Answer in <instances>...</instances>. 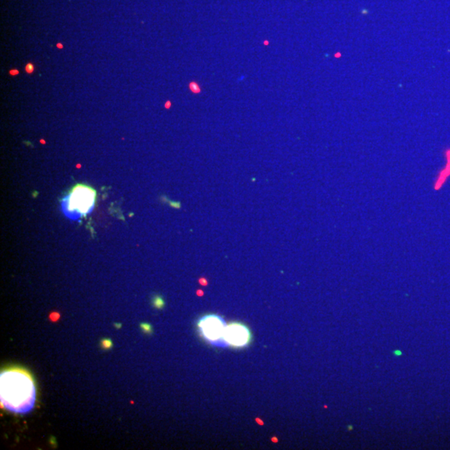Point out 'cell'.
Masks as SVG:
<instances>
[{"mask_svg": "<svg viewBox=\"0 0 450 450\" xmlns=\"http://www.w3.org/2000/svg\"><path fill=\"white\" fill-rule=\"evenodd\" d=\"M0 402L9 412L24 414L31 412L36 402L35 381L30 373L12 368L0 374Z\"/></svg>", "mask_w": 450, "mask_h": 450, "instance_id": "1", "label": "cell"}, {"mask_svg": "<svg viewBox=\"0 0 450 450\" xmlns=\"http://www.w3.org/2000/svg\"><path fill=\"white\" fill-rule=\"evenodd\" d=\"M96 199L94 188L89 185H75L64 201L65 211L73 216H85L94 208Z\"/></svg>", "mask_w": 450, "mask_h": 450, "instance_id": "2", "label": "cell"}, {"mask_svg": "<svg viewBox=\"0 0 450 450\" xmlns=\"http://www.w3.org/2000/svg\"><path fill=\"white\" fill-rule=\"evenodd\" d=\"M227 325L224 319L217 314H208L199 319L198 331L202 337L213 345L227 347L225 341Z\"/></svg>", "mask_w": 450, "mask_h": 450, "instance_id": "3", "label": "cell"}, {"mask_svg": "<svg viewBox=\"0 0 450 450\" xmlns=\"http://www.w3.org/2000/svg\"><path fill=\"white\" fill-rule=\"evenodd\" d=\"M225 341L227 347L244 348L251 342V333L244 324L233 322L227 325Z\"/></svg>", "mask_w": 450, "mask_h": 450, "instance_id": "4", "label": "cell"}, {"mask_svg": "<svg viewBox=\"0 0 450 450\" xmlns=\"http://www.w3.org/2000/svg\"><path fill=\"white\" fill-rule=\"evenodd\" d=\"M153 306L157 308H162L164 306V300L159 296H155L153 298Z\"/></svg>", "mask_w": 450, "mask_h": 450, "instance_id": "5", "label": "cell"}, {"mask_svg": "<svg viewBox=\"0 0 450 450\" xmlns=\"http://www.w3.org/2000/svg\"><path fill=\"white\" fill-rule=\"evenodd\" d=\"M189 89H190L191 91L193 92V93H195V94L200 92V88H199L198 83H193V82L189 83Z\"/></svg>", "mask_w": 450, "mask_h": 450, "instance_id": "6", "label": "cell"}, {"mask_svg": "<svg viewBox=\"0 0 450 450\" xmlns=\"http://www.w3.org/2000/svg\"><path fill=\"white\" fill-rule=\"evenodd\" d=\"M25 71L28 73V74H32L34 71H35V66L31 63H28L26 66H25Z\"/></svg>", "mask_w": 450, "mask_h": 450, "instance_id": "7", "label": "cell"}, {"mask_svg": "<svg viewBox=\"0 0 450 450\" xmlns=\"http://www.w3.org/2000/svg\"><path fill=\"white\" fill-rule=\"evenodd\" d=\"M141 328H142V330H144L145 333H147V334H150V333L152 332V327L150 326V324H141Z\"/></svg>", "mask_w": 450, "mask_h": 450, "instance_id": "8", "label": "cell"}, {"mask_svg": "<svg viewBox=\"0 0 450 450\" xmlns=\"http://www.w3.org/2000/svg\"><path fill=\"white\" fill-rule=\"evenodd\" d=\"M102 344L104 348H110L112 346V342L110 339H105V340L103 341Z\"/></svg>", "mask_w": 450, "mask_h": 450, "instance_id": "9", "label": "cell"}, {"mask_svg": "<svg viewBox=\"0 0 450 450\" xmlns=\"http://www.w3.org/2000/svg\"><path fill=\"white\" fill-rule=\"evenodd\" d=\"M19 70H12L9 71V75L14 76V75H19Z\"/></svg>", "mask_w": 450, "mask_h": 450, "instance_id": "10", "label": "cell"}, {"mask_svg": "<svg viewBox=\"0 0 450 450\" xmlns=\"http://www.w3.org/2000/svg\"><path fill=\"white\" fill-rule=\"evenodd\" d=\"M57 48H59L61 49V48H64V45H63L61 43H57Z\"/></svg>", "mask_w": 450, "mask_h": 450, "instance_id": "11", "label": "cell"}, {"mask_svg": "<svg viewBox=\"0 0 450 450\" xmlns=\"http://www.w3.org/2000/svg\"><path fill=\"white\" fill-rule=\"evenodd\" d=\"M170 106H171V103L168 101V102L166 103V105H165V107H166L167 109H169Z\"/></svg>", "mask_w": 450, "mask_h": 450, "instance_id": "12", "label": "cell"}]
</instances>
